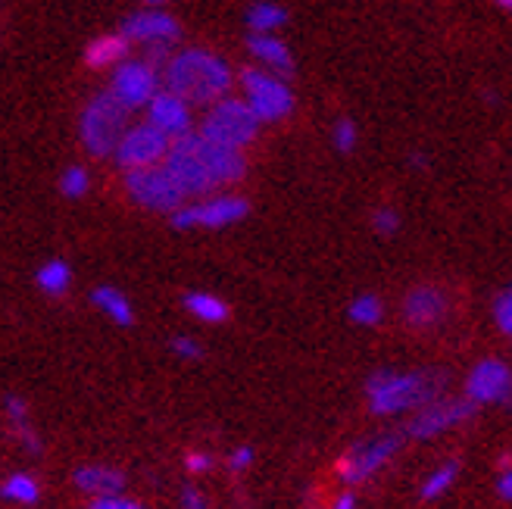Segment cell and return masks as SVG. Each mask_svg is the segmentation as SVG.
Segmentation results:
<instances>
[{
  "label": "cell",
  "instance_id": "1",
  "mask_svg": "<svg viewBox=\"0 0 512 509\" xmlns=\"http://www.w3.org/2000/svg\"><path fill=\"white\" fill-rule=\"evenodd\" d=\"M163 88L182 97L188 107L207 110L232 94L235 72L219 54L207 47H182L172 50V57L163 66Z\"/></svg>",
  "mask_w": 512,
  "mask_h": 509
},
{
  "label": "cell",
  "instance_id": "2",
  "mask_svg": "<svg viewBox=\"0 0 512 509\" xmlns=\"http://www.w3.org/2000/svg\"><path fill=\"white\" fill-rule=\"evenodd\" d=\"M441 397V375L434 372H375L366 381V400L375 416H400L422 410Z\"/></svg>",
  "mask_w": 512,
  "mask_h": 509
},
{
  "label": "cell",
  "instance_id": "3",
  "mask_svg": "<svg viewBox=\"0 0 512 509\" xmlns=\"http://www.w3.org/2000/svg\"><path fill=\"white\" fill-rule=\"evenodd\" d=\"M128 125H132V113H128L110 91H100L79 113V141L91 157L107 160L116 154Z\"/></svg>",
  "mask_w": 512,
  "mask_h": 509
},
{
  "label": "cell",
  "instance_id": "4",
  "mask_svg": "<svg viewBox=\"0 0 512 509\" xmlns=\"http://www.w3.org/2000/svg\"><path fill=\"white\" fill-rule=\"evenodd\" d=\"M263 122L250 113V107L244 104L241 97H222L219 104L203 110V119H200V129L197 135H203L213 144H222V147H232V150H244L256 141L260 135Z\"/></svg>",
  "mask_w": 512,
  "mask_h": 509
},
{
  "label": "cell",
  "instance_id": "5",
  "mask_svg": "<svg viewBox=\"0 0 512 509\" xmlns=\"http://www.w3.org/2000/svg\"><path fill=\"white\" fill-rule=\"evenodd\" d=\"M238 85H241V100L263 125L281 122L294 113V91L288 79H278V75L266 69L250 66L238 75Z\"/></svg>",
  "mask_w": 512,
  "mask_h": 509
},
{
  "label": "cell",
  "instance_id": "6",
  "mask_svg": "<svg viewBox=\"0 0 512 509\" xmlns=\"http://www.w3.org/2000/svg\"><path fill=\"white\" fill-rule=\"evenodd\" d=\"M166 172L172 175V182L182 188V194L188 200H200V197H210L216 194V182H213V175H210V166L207 160H203V150H200V138L197 132L185 135V138H178L172 141L169 147V154H166Z\"/></svg>",
  "mask_w": 512,
  "mask_h": 509
},
{
  "label": "cell",
  "instance_id": "7",
  "mask_svg": "<svg viewBox=\"0 0 512 509\" xmlns=\"http://www.w3.org/2000/svg\"><path fill=\"white\" fill-rule=\"evenodd\" d=\"M122 185H125L128 200L138 203L141 210H150V213H169L172 216L188 203V197L182 194V188L172 182V175L166 172V166L125 172Z\"/></svg>",
  "mask_w": 512,
  "mask_h": 509
},
{
  "label": "cell",
  "instance_id": "8",
  "mask_svg": "<svg viewBox=\"0 0 512 509\" xmlns=\"http://www.w3.org/2000/svg\"><path fill=\"white\" fill-rule=\"evenodd\" d=\"M119 104L135 113V110H147V104L153 97H157L163 91V75L160 69L147 63L144 57L132 60L128 57L122 66L113 69V79H110V88H107Z\"/></svg>",
  "mask_w": 512,
  "mask_h": 509
},
{
  "label": "cell",
  "instance_id": "9",
  "mask_svg": "<svg viewBox=\"0 0 512 509\" xmlns=\"http://www.w3.org/2000/svg\"><path fill=\"white\" fill-rule=\"evenodd\" d=\"M250 213V203L238 194H210L200 200H188L182 210L172 213V225L188 228H228Z\"/></svg>",
  "mask_w": 512,
  "mask_h": 509
},
{
  "label": "cell",
  "instance_id": "10",
  "mask_svg": "<svg viewBox=\"0 0 512 509\" xmlns=\"http://www.w3.org/2000/svg\"><path fill=\"white\" fill-rule=\"evenodd\" d=\"M172 141L153 129L150 122H132L128 132L122 135L119 147H116V166L122 172H138V169H153V166H163L166 154H169Z\"/></svg>",
  "mask_w": 512,
  "mask_h": 509
},
{
  "label": "cell",
  "instance_id": "11",
  "mask_svg": "<svg viewBox=\"0 0 512 509\" xmlns=\"http://www.w3.org/2000/svg\"><path fill=\"white\" fill-rule=\"evenodd\" d=\"M406 435L403 431H388V435H378V438H369V441H360V444H353L347 453H344V460L338 466L341 478H344V485H360V481L372 478L384 463L394 460L397 450L403 447Z\"/></svg>",
  "mask_w": 512,
  "mask_h": 509
},
{
  "label": "cell",
  "instance_id": "12",
  "mask_svg": "<svg viewBox=\"0 0 512 509\" xmlns=\"http://www.w3.org/2000/svg\"><path fill=\"white\" fill-rule=\"evenodd\" d=\"M472 413H475V403H469L466 397H438L409 419L403 435L419 438V441L438 438V435H444V431L463 425Z\"/></svg>",
  "mask_w": 512,
  "mask_h": 509
},
{
  "label": "cell",
  "instance_id": "13",
  "mask_svg": "<svg viewBox=\"0 0 512 509\" xmlns=\"http://www.w3.org/2000/svg\"><path fill=\"white\" fill-rule=\"evenodd\" d=\"M119 35L128 44H141L144 50H153V47H172L178 41V35H182V29H178V22L169 13L147 7V10H138L128 16L119 25Z\"/></svg>",
  "mask_w": 512,
  "mask_h": 509
},
{
  "label": "cell",
  "instance_id": "14",
  "mask_svg": "<svg viewBox=\"0 0 512 509\" xmlns=\"http://www.w3.org/2000/svg\"><path fill=\"white\" fill-rule=\"evenodd\" d=\"M466 400L475 406L512 400V369L503 360H481L466 378Z\"/></svg>",
  "mask_w": 512,
  "mask_h": 509
},
{
  "label": "cell",
  "instance_id": "15",
  "mask_svg": "<svg viewBox=\"0 0 512 509\" xmlns=\"http://www.w3.org/2000/svg\"><path fill=\"white\" fill-rule=\"evenodd\" d=\"M144 122H150L153 129L163 132L169 141H178L194 132V107H188L182 97H175L172 91H160L150 100L144 110Z\"/></svg>",
  "mask_w": 512,
  "mask_h": 509
},
{
  "label": "cell",
  "instance_id": "16",
  "mask_svg": "<svg viewBox=\"0 0 512 509\" xmlns=\"http://www.w3.org/2000/svg\"><path fill=\"white\" fill-rule=\"evenodd\" d=\"M447 307L450 303H447V294L441 288L422 285V288H413L403 297V319L413 328H434L447 316Z\"/></svg>",
  "mask_w": 512,
  "mask_h": 509
},
{
  "label": "cell",
  "instance_id": "17",
  "mask_svg": "<svg viewBox=\"0 0 512 509\" xmlns=\"http://www.w3.org/2000/svg\"><path fill=\"white\" fill-rule=\"evenodd\" d=\"M247 50H250V57L256 60V69H266V72L278 75V79H288V75L294 72L291 47L278 35H250Z\"/></svg>",
  "mask_w": 512,
  "mask_h": 509
},
{
  "label": "cell",
  "instance_id": "18",
  "mask_svg": "<svg viewBox=\"0 0 512 509\" xmlns=\"http://www.w3.org/2000/svg\"><path fill=\"white\" fill-rule=\"evenodd\" d=\"M128 54H132V44H128L119 32H107L85 47V66L94 72L116 69L128 60Z\"/></svg>",
  "mask_w": 512,
  "mask_h": 509
},
{
  "label": "cell",
  "instance_id": "19",
  "mask_svg": "<svg viewBox=\"0 0 512 509\" xmlns=\"http://www.w3.org/2000/svg\"><path fill=\"white\" fill-rule=\"evenodd\" d=\"M72 481H75V488L91 494L94 500L97 497H116L125 488V475L113 466H82V469H75Z\"/></svg>",
  "mask_w": 512,
  "mask_h": 509
},
{
  "label": "cell",
  "instance_id": "20",
  "mask_svg": "<svg viewBox=\"0 0 512 509\" xmlns=\"http://www.w3.org/2000/svg\"><path fill=\"white\" fill-rule=\"evenodd\" d=\"M91 303L104 313L107 319H113L116 325H132L135 322V310H132V300H128L119 288H110V285H100L94 294H91Z\"/></svg>",
  "mask_w": 512,
  "mask_h": 509
},
{
  "label": "cell",
  "instance_id": "21",
  "mask_svg": "<svg viewBox=\"0 0 512 509\" xmlns=\"http://www.w3.org/2000/svg\"><path fill=\"white\" fill-rule=\"evenodd\" d=\"M288 22V10L272 4V0H260L247 10V25H250V35H278L281 25Z\"/></svg>",
  "mask_w": 512,
  "mask_h": 509
},
{
  "label": "cell",
  "instance_id": "22",
  "mask_svg": "<svg viewBox=\"0 0 512 509\" xmlns=\"http://www.w3.org/2000/svg\"><path fill=\"white\" fill-rule=\"evenodd\" d=\"M185 310L197 319V322H207V325H219L228 319V303L219 300L216 294L207 291H194L185 297Z\"/></svg>",
  "mask_w": 512,
  "mask_h": 509
},
{
  "label": "cell",
  "instance_id": "23",
  "mask_svg": "<svg viewBox=\"0 0 512 509\" xmlns=\"http://www.w3.org/2000/svg\"><path fill=\"white\" fill-rule=\"evenodd\" d=\"M38 288L44 291V294H50V297H63L66 291H69V285H72V269H69V263H63V260H47L41 269H38Z\"/></svg>",
  "mask_w": 512,
  "mask_h": 509
},
{
  "label": "cell",
  "instance_id": "24",
  "mask_svg": "<svg viewBox=\"0 0 512 509\" xmlns=\"http://www.w3.org/2000/svg\"><path fill=\"white\" fill-rule=\"evenodd\" d=\"M0 497L10 500V503H22V506H32L38 503L41 497V485L35 475H25V472H16L10 475L4 485H0Z\"/></svg>",
  "mask_w": 512,
  "mask_h": 509
},
{
  "label": "cell",
  "instance_id": "25",
  "mask_svg": "<svg viewBox=\"0 0 512 509\" xmlns=\"http://www.w3.org/2000/svg\"><path fill=\"white\" fill-rule=\"evenodd\" d=\"M7 416H10V422H13V431L19 435V441H22L25 447H29L32 453H38L41 444H38L35 428H32V422H29V406H25L19 397H7Z\"/></svg>",
  "mask_w": 512,
  "mask_h": 509
},
{
  "label": "cell",
  "instance_id": "26",
  "mask_svg": "<svg viewBox=\"0 0 512 509\" xmlns=\"http://www.w3.org/2000/svg\"><path fill=\"white\" fill-rule=\"evenodd\" d=\"M459 466L456 463H441L434 472H428V478L422 481V500H438L444 497L453 485H456Z\"/></svg>",
  "mask_w": 512,
  "mask_h": 509
},
{
  "label": "cell",
  "instance_id": "27",
  "mask_svg": "<svg viewBox=\"0 0 512 509\" xmlns=\"http://www.w3.org/2000/svg\"><path fill=\"white\" fill-rule=\"evenodd\" d=\"M350 322H356V325H363V328H372V325H378L381 322V316H384V307H381V300L375 297V294H360L353 303H350Z\"/></svg>",
  "mask_w": 512,
  "mask_h": 509
},
{
  "label": "cell",
  "instance_id": "28",
  "mask_svg": "<svg viewBox=\"0 0 512 509\" xmlns=\"http://www.w3.org/2000/svg\"><path fill=\"white\" fill-rule=\"evenodd\" d=\"M60 191L69 200L85 197L91 191V175H88V169L85 166H69V169H63V175H60Z\"/></svg>",
  "mask_w": 512,
  "mask_h": 509
},
{
  "label": "cell",
  "instance_id": "29",
  "mask_svg": "<svg viewBox=\"0 0 512 509\" xmlns=\"http://www.w3.org/2000/svg\"><path fill=\"white\" fill-rule=\"evenodd\" d=\"M356 141H360V132H356L353 119H338L335 129H331V144H335V150H341V154H353Z\"/></svg>",
  "mask_w": 512,
  "mask_h": 509
},
{
  "label": "cell",
  "instance_id": "30",
  "mask_svg": "<svg viewBox=\"0 0 512 509\" xmlns=\"http://www.w3.org/2000/svg\"><path fill=\"white\" fill-rule=\"evenodd\" d=\"M372 228H375V232H378L381 238L397 235V228H400V216H397V210H391V207L375 210V216H372Z\"/></svg>",
  "mask_w": 512,
  "mask_h": 509
},
{
  "label": "cell",
  "instance_id": "31",
  "mask_svg": "<svg viewBox=\"0 0 512 509\" xmlns=\"http://www.w3.org/2000/svg\"><path fill=\"white\" fill-rule=\"evenodd\" d=\"M494 319H497V325L503 328V332L512 338V288L497 297V303H494Z\"/></svg>",
  "mask_w": 512,
  "mask_h": 509
},
{
  "label": "cell",
  "instance_id": "32",
  "mask_svg": "<svg viewBox=\"0 0 512 509\" xmlns=\"http://www.w3.org/2000/svg\"><path fill=\"white\" fill-rule=\"evenodd\" d=\"M172 353L178 356V360H200V356H203V347H200L194 338H175V341H172Z\"/></svg>",
  "mask_w": 512,
  "mask_h": 509
},
{
  "label": "cell",
  "instance_id": "33",
  "mask_svg": "<svg viewBox=\"0 0 512 509\" xmlns=\"http://www.w3.org/2000/svg\"><path fill=\"white\" fill-rule=\"evenodd\" d=\"M88 509H144V506L138 500H128V497L116 494V497H97V500H91Z\"/></svg>",
  "mask_w": 512,
  "mask_h": 509
},
{
  "label": "cell",
  "instance_id": "34",
  "mask_svg": "<svg viewBox=\"0 0 512 509\" xmlns=\"http://www.w3.org/2000/svg\"><path fill=\"white\" fill-rule=\"evenodd\" d=\"M250 463H253V447H238L232 456H228V469L232 472H244V469H250Z\"/></svg>",
  "mask_w": 512,
  "mask_h": 509
},
{
  "label": "cell",
  "instance_id": "35",
  "mask_svg": "<svg viewBox=\"0 0 512 509\" xmlns=\"http://www.w3.org/2000/svg\"><path fill=\"white\" fill-rule=\"evenodd\" d=\"M188 472L191 475H203V472H210L213 469V456L210 453H188Z\"/></svg>",
  "mask_w": 512,
  "mask_h": 509
},
{
  "label": "cell",
  "instance_id": "36",
  "mask_svg": "<svg viewBox=\"0 0 512 509\" xmlns=\"http://www.w3.org/2000/svg\"><path fill=\"white\" fill-rule=\"evenodd\" d=\"M182 509H207V497H203L200 488L188 485V488L182 491Z\"/></svg>",
  "mask_w": 512,
  "mask_h": 509
},
{
  "label": "cell",
  "instance_id": "37",
  "mask_svg": "<svg viewBox=\"0 0 512 509\" xmlns=\"http://www.w3.org/2000/svg\"><path fill=\"white\" fill-rule=\"evenodd\" d=\"M497 491H500V497L503 500H512V466L500 475V481H497Z\"/></svg>",
  "mask_w": 512,
  "mask_h": 509
},
{
  "label": "cell",
  "instance_id": "38",
  "mask_svg": "<svg viewBox=\"0 0 512 509\" xmlns=\"http://www.w3.org/2000/svg\"><path fill=\"white\" fill-rule=\"evenodd\" d=\"M331 509H356V500H353V494H344V497H338L335 500V506Z\"/></svg>",
  "mask_w": 512,
  "mask_h": 509
},
{
  "label": "cell",
  "instance_id": "39",
  "mask_svg": "<svg viewBox=\"0 0 512 509\" xmlns=\"http://www.w3.org/2000/svg\"><path fill=\"white\" fill-rule=\"evenodd\" d=\"M500 7H506V10H512V0H497Z\"/></svg>",
  "mask_w": 512,
  "mask_h": 509
},
{
  "label": "cell",
  "instance_id": "40",
  "mask_svg": "<svg viewBox=\"0 0 512 509\" xmlns=\"http://www.w3.org/2000/svg\"><path fill=\"white\" fill-rule=\"evenodd\" d=\"M144 4H150V7H153V4H163V0H144Z\"/></svg>",
  "mask_w": 512,
  "mask_h": 509
}]
</instances>
